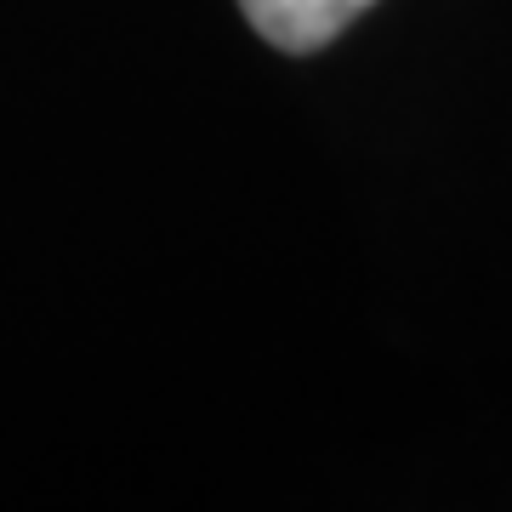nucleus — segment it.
Here are the masks:
<instances>
[{
    "mask_svg": "<svg viewBox=\"0 0 512 512\" xmlns=\"http://www.w3.org/2000/svg\"><path fill=\"white\" fill-rule=\"evenodd\" d=\"M376 0H239L251 29L279 52H319Z\"/></svg>",
    "mask_w": 512,
    "mask_h": 512,
    "instance_id": "f257e3e1",
    "label": "nucleus"
}]
</instances>
